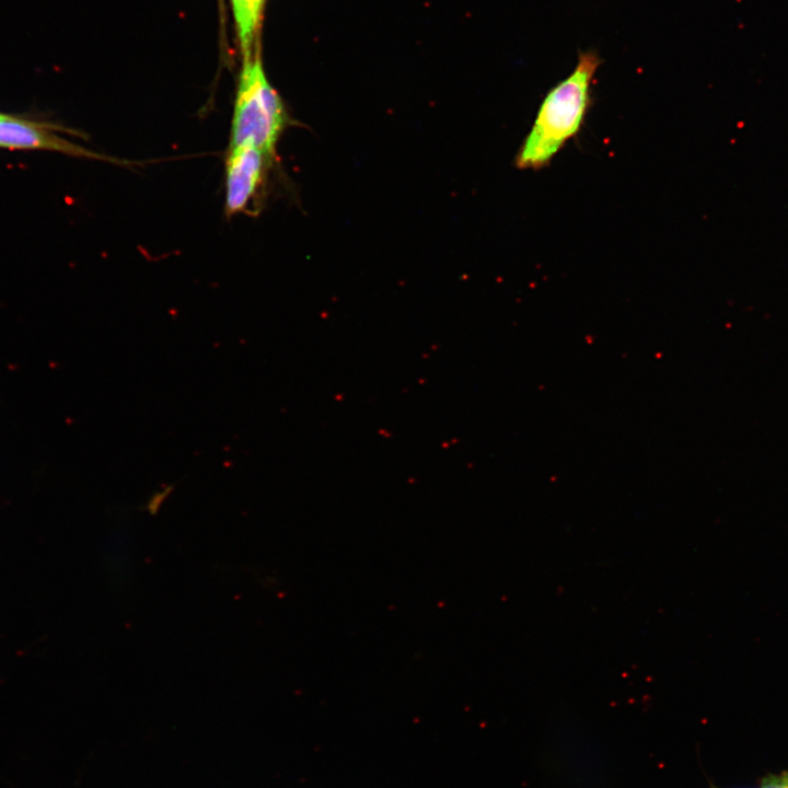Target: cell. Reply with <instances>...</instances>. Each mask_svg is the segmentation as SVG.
Returning <instances> with one entry per match:
<instances>
[{
    "mask_svg": "<svg viewBox=\"0 0 788 788\" xmlns=\"http://www.w3.org/2000/svg\"><path fill=\"white\" fill-rule=\"evenodd\" d=\"M601 63L593 51L581 53L572 72L545 95L534 123L515 158L522 170L547 166L565 144L577 136L591 101V84Z\"/></svg>",
    "mask_w": 788,
    "mask_h": 788,
    "instance_id": "obj_1",
    "label": "cell"
},
{
    "mask_svg": "<svg viewBox=\"0 0 788 788\" xmlns=\"http://www.w3.org/2000/svg\"><path fill=\"white\" fill-rule=\"evenodd\" d=\"M289 116L268 82L259 55L243 60L231 120L229 147L253 144L273 161Z\"/></svg>",
    "mask_w": 788,
    "mask_h": 788,
    "instance_id": "obj_2",
    "label": "cell"
},
{
    "mask_svg": "<svg viewBox=\"0 0 788 788\" xmlns=\"http://www.w3.org/2000/svg\"><path fill=\"white\" fill-rule=\"evenodd\" d=\"M271 162L253 144L228 147L224 199L228 216L247 210L263 187L267 167Z\"/></svg>",
    "mask_w": 788,
    "mask_h": 788,
    "instance_id": "obj_3",
    "label": "cell"
},
{
    "mask_svg": "<svg viewBox=\"0 0 788 788\" xmlns=\"http://www.w3.org/2000/svg\"><path fill=\"white\" fill-rule=\"evenodd\" d=\"M63 128L48 121L32 120L12 115L0 120V148L10 150H46L86 159L115 161L69 141L57 132Z\"/></svg>",
    "mask_w": 788,
    "mask_h": 788,
    "instance_id": "obj_4",
    "label": "cell"
},
{
    "mask_svg": "<svg viewBox=\"0 0 788 788\" xmlns=\"http://www.w3.org/2000/svg\"><path fill=\"white\" fill-rule=\"evenodd\" d=\"M237 26L243 60L253 58L255 32L259 19L256 15L253 0H231Z\"/></svg>",
    "mask_w": 788,
    "mask_h": 788,
    "instance_id": "obj_5",
    "label": "cell"
},
{
    "mask_svg": "<svg viewBox=\"0 0 788 788\" xmlns=\"http://www.w3.org/2000/svg\"><path fill=\"white\" fill-rule=\"evenodd\" d=\"M758 788H788V769L778 774H765L758 780Z\"/></svg>",
    "mask_w": 788,
    "mask_h": 788,
    "instance_id": "obj_6",
    "label": "cell"
},
{
    "mask_svg": "<svg viewBox=\"0 0 788 788\" xmlns=\"http://www.w3.org/2000/svg\"><path fill=\"white\" fill-rule=\"evenodd\" d=\"M264 1H265V0H253V2H254V8H255V12H256V15L258 16L259 20H260V15H262V9H263V5H264Z\"/></svg>",
    "mask_w": 788,
    "mask_h": 788,
    "instance_id": "obj_7",
    "label": "cell"
},
{
    "mask_svg": "<svg viewBox=\"0 0 788 788\" xmlns=\"http://www.w3.org/2000/svg\"><path fill=\"white\" fill-rule=\"evenodd\" d=\"M11 116H12V114L0 112V120H4L7 118H10Z\"/></svg>",
    "mask_w": 788,
    "mask_h": 788,
    "instance_id": "obj_8",
    "label": "cell"
},
{
    "mask_svg": "<svg viewBox=\"0 0 788 788\" xmlns=\"http://www.w3.org/2000/svg\"><path fill=\"white\" fill-rule=\"evenodd\" d=\"M710 788H720V787H717L714 784H710Z\"/></svg>",
    "mask_w": 788,
    "mask_h": 788,
    "instance_id": "obj_9",
    "label": "cell"
}]
</instances>
